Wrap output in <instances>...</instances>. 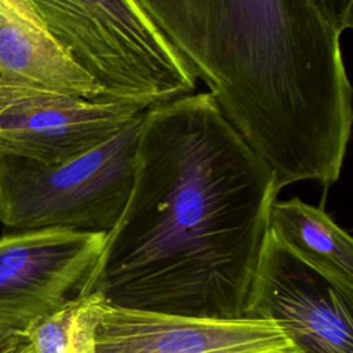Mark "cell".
Here are the masks:
<instances>
[{
	"label": "cell",
	"instance_id": "obj_11",
	"mask_svg": "<svg viewBox=\"0 0 353 353\" xmlns=\"http://www.w3.org/2000/svg\"><path fill=\"white\" fill-rule=\"evenodd\" d=\"M332 28L343 34L353 23V0H313Z\"/></svg>",
	"mask_w": 353,
	"mask_h": 353
},
{
	"label": "cell",
	"instance_id": "obj_1",
	"mask_svg": "<svg viewBox=\"0 0 353 353\" xmlns=\"http://www.w3.org/2000/svg\"><path fill=\"white\" fill-rule=\"evenodd\" d=\"M273 168L208 92L143 112L127 204L77 296L194 317H245L280 193Z\"/></svg>",
	"mask_w": 353,
	"mask_h": 353
},
{
	"label": "cell",
	"instance_id": "obj_5",
	"mask_svg": "<svg viewBox=\"0 0 353 353\" xmlns=\"http://www.w3.org/2000/svg\"><path fill=\"white\" fill-rule=\"evenodd\" d=\"M145 110L0 76V153L40 163L65 161L103 143Z\"/></svg>",
	"mask_w": 353,
	"mask_h": 353
},
{
	"label": "cell",
	"instance_id": "obj_13",
	"mask_svg": "<svg viewBox=\"0 0 353 353\" xmlns=\"http://www.w3.org/2000/svg\"><path fill=\"white\" fill-rule=\"evenodd\" d=\"M11 336L14 335H10V334H0V345H3L6 341H8Z\"/></svg>",
	"mask_w": 353,
	"mask_h": 353
},
{
	"label": "cell",
	"instance_id": "obj_2",
	"mask_svg": "<svg viewBox=\"0 0 353 353\" xmlns=\"http://www.w3.org/2000/svg\"><path fill=\"white\" fill-rule=\"evenodd\" d=\"M29 3L105 101L148 109L197 90L188 62L134 0Z\"/></svg>",
	"mask_w": 353,
	"mask_h": 353
},
{
	"label": "cell",
	"instance_id": "obj_4",
	"mask_svg": "<svg viewBox=\"0 0 353 353\" xmlns=\"http://www.w3.org/2000/svg\"><path fill=\"white\" fill-rule=\"evenodd\" d=\"M105 233L37 229L0 237V334L23 335L77 296Z\"/></svg>",
	"mask_w": 353,
	"mask_h": 353
},
{
	"label": "cell",
	"instance_id": "obj_10",
	"mask_svg": "<svg viewBox=\"0 0 353 353\" xmlns=\"http://www.w3.org/2000/svg\"><path fill=\"white\" fill-rule=\"evenodd\" d=\"M99 302L97 295L76 296L37 320L23 332L21 353H95L92 331Z\"/></svg>",
	"mask_w": 353,
	"mask_h": 353
},
{
	"label": "cell",
	"instance_id": "obj_12",
	"mask_svg": "<svg viewBox=\"0 0 353 353\" xmlns=\"http://www.w3.org/2000/svg\"><path fill=\"white\" fill-rule=\"evenodd\" d=\"M25 338L22 335H14L3 345H0V353H17L23 345Z\"/></svg>",
	"mask_w": 353,
	"mask_h": 353
},
{
	"label": "cell",
	"instance_id": "obj_8",
	"mask_svg": "<svg viewBox=\"0 0 353 353\" xmlns=\"http://www.w3.org/2000/svg\"><path fill=\"white\" fill-rule=\"evenodd\" d=\"M0 76L105 101L102 88L54 39L29 0H0Z\"/></svg>",
	"mask_w": 353,
	"mask_h": 353
},
{
	"label": "cell",
	"instance_id": "obj_6",
	"mask_svg": "<svg viewBox=\"0 0 353 353\" xmlns=\"http://www.w3.org/2000/svg\"><path fill=\"white\" fill-rule=\"evenodd\" d=\"M245 317L274 321L295 353H353V298L266 233Z\"/></svg>",
	"mask_w": 353,
	"mask_h": 353
},
{
	"label": "cell",
	"instance_id": "obj_3",
	"mask_svg": "<svg viewBox=\"0 0 353 353\" xmlns=\"http://www.w3.org/2000/svg\"><path fill=\"white\" fill-rule=\"evenodd\" d=\"M143 113L97 148L59 163L0 153V222L15 230L108 233L131 192Z\"/></svg>",
	"mask_w": 353,
	"mask_h": 353
},
{
	"label": "cell",
	"instance_id": "obj_14",
	"mask_svg": "<svg viewBox=\"0 0 353 353\" xmlns=\"http://www.w3.org/2000/svg\"><path fill=\"white\" fill-rule=\"evenodd\" d=\"M23 343H25V342H23ZM22 347H23V345H22V346H21V349H19V350H18V352H17V353H21V352H22Z\"/></svg>",
	"mask_w": 353,
	"mask_h": 353
},
{
	"label": "cell",
	"instance_id": "obj_9",
	"mask_svg": "<svg viewBox=\"0 0 353 353\" xmlns=\"http://www.w3.org/2000/svg\"><path fill=\"white\" fill-rule=\"evenodd\" d=\"M268 233L292 256L353 298V239L324 211L299 197L276 199Z\"/></svg>",
	"mask_w": 353,
	"mask_h": 353
},
{
	"label": "cell",
	"instance_id": "obj_7",
	"mask_svg": "<svg viewBox=\"0 0 353 353\" xmlns=\"http://www.w3.org/2000/svg\"><path fill=\"white\" fill-rule=\"evenodd\" d=\"M95 353H295L265 319H214L116 307L99 302Z\"/></svg>",
	"mask_w": 353,
	"mask_h": 353
}]
</instances>
